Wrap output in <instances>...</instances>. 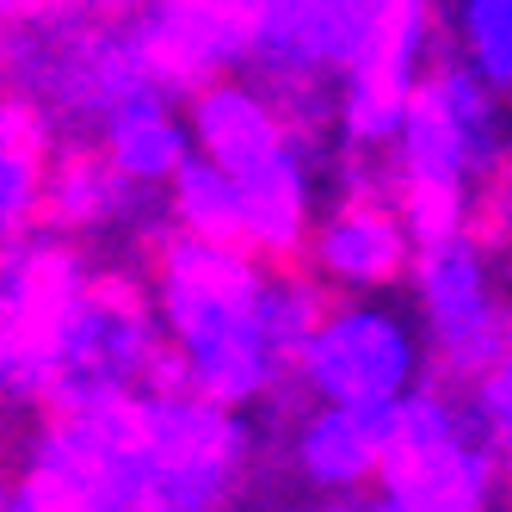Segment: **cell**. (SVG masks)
<instances>
[{
  "label": "cell",
  "instance_id": "obj_10",
  "mask_svg": "<svg viewBox=\"0 0 512 512\" xmlns=\"http://www.w3.org/2000/svg\"><path fill=\"white\" fill-rule=\"evenodd\" d=\"M389 0H253L247 68L290 112L327 130V87L371 50Z\"/></svg>",
  "mask_w": 512,
  "mask_h": 512
},
{
  "label": "cell",
  "instance_id": "obj_16",
  "mask_svg": "<svg viewBox=\"0 0 512 512\" xmlns=\"http://www.w3.org/2000/svg\"><path fill=\"white\" fill-rule=\"evenodd\" d=\"M445 50L512 99V0H438Z\"/></svg>",
  "mask_w": 512,
  "mask_h": 512
},
{
  "label": "cell",
  "instance_id": "obj_23",
  "mask_svg": "<svg viewBox=\"0 0 512 512\" xmlns=\"http://www.w3.org/2000/svg\"><path fill=\"white\" fill-rule=\"evenodd\" d=\"M87 7H105V13H136L142 0H87Z\"/></svg>",
  "mask_w": 512,
  "mask_h": 512
},
{
  "label": "cell",
  "instance_id": "obj_19",
  "mask_svg": "<svg viewBox=\"0 0 512 512\" xmlns=\"http://www.w3.org/2000/svg\"><path fill=\"white\" fill-rule=\"evenodd\" d=\"M0 512H38V500H31V488L13 469H7V482H0Z\"/></svg>",
  "mask_w": 512,
  "mask_h": 512
},
{
  "label": "cell",
  "instance_id": "obj_2",
  "mask_svg": "<svg viewBox=\"0 0 512 512\" xmlns=\"http://www.w3.org/2000/svg\"><path fill=\"white\" fill-rule=\"evenodd\" d=\"M167 346V377L223 408H272L327 290L297 260H260L247 241L167 229L136 260Z\"/></svg>",
  "mask_w": 512,
  "mask_h": 512
},
{
  "label": "cell",
  "instance_id": "obj_15",
  "mask_svg": "<svg viewBox=\"0 0 512 512\" xmlns=\"http://www.w3.org/2000/svg\"><path fill=\"white\" fill-rule=\"evenodd\" d=\"M87 142L105 155L112 173H124L130 186H149V192H161L167 173L192 155L186 105H179L173 87H142V93L118 99L112 112L87 130Z\"/></svg>",
  "mask_w": 512,
  "mask_h": 512
},
{
  "label": "cell",
  "instance_id": "obj_13",
  "mask_svg": "<svg viewBox=\"0 0 512 512\" xmlns=\"http://www.w3.org/2000/svg\"><path fill=\"white\" fill-rule=\"evenodd\" d=\"M130 19L173 93L210 75H229V68H247L253 0H142Z\"/></svg>",
  "mask_w": 512,
  "mask_h": 512
},
{
  "label": "cell",
  "instance_id": "obj_21",
  "mask_svg": "<svg viewBox=\"0 0 512 512\" xmlns=\"http://www.w3.org/2000/svg\"><path fill=\"white\" fill-rule=\"evenodd\" d=\"M309 512H358V494H315Z\"/></svg>",
  "mask_w": 512,
  "mask_h": 512
},
{
  "label": "cell",
  "instance_id": "obj_1",
  "mask_svg": "<svg viewBox=\"0 0 512 512\" xmlns=\"http://www.w3.org/2000/svg\"><path fill=\"white\" fill-rule=\"evenodd\" d=\"M253 451V414L161 377L105 408L31 414L13 475L38 512H235Z\"/></svg>",
  "mask_w": 512,
  "mask_h": 512
},
{
  "label": "cell",
  "instance_id": "obj_20",
  "mask_svg": "<svg viewBox=\"0 0 512 512\" xmlns=\"http://www.w3.org/2000/svg\"><path fill=\"white\" fill-rule=\"evenodd\" d=\"M358 512H408V506H401L395 494H383V488L371 482V488H358Z\"/></svg>",
  "mask_w": 512,
  "mask_h": 512
},
{
  "label": "cell",
  "instance_id": "obj_17",
  "mask_svg": "<svg viewBox=\"0 0 512 512\" xmlns=\"http://www.w3.org/2000/svg\"><path fill=\"white\" fill-rule=\"evenodd\" d=\"M161 204H167V229L179 235H216V241H235V186L223 167H210L204 155H186L167 186H161Z\"/></svg>",
  "mask_w": 512,
  "mask_h": 512
},
{
  "label": "cell",
  "instance_id": "obj_3",
  "mask_svg": "<svg viewBox=\"0 0 512 512\" xmlns=\"http://www.w3.org/2000/svg\"><path fill=\"white\" fill-rule=\"evenodd\" d=\"M383 186L408 216V235L463 229L500 235L512 210V136L506 93H494L469 62L438 50L414 81L401 124L383 149Z\"/></svg>",
  "mask_w": 512,
  "mask_h": 512
},
{
  "label": "cell",
  "instance_id": "obj_7",
  "mask_svg": "<svg viewBox=\"0 0 512 512\" xmlns=\"http://www.w3.org/2000/svg\"><path fill=\"white\" fill-rule=\"evenodd\" d=\"M401 297L420 321L432 377L463 383L512 352V272L494 235H482L475 223L414 235Z\"/></svg>",
  "mask_w": 512,
  "mask_h": 512
},
{
  "label": "cell",
  "instance_id": "obj_6",
  "mask_svg": "<svg viewBox=\"0 0 512 512\" xmlns=\"http://www.w3.org/2000/svg\"><path fill=\"white\" fill-rule=\"evenodd\" d=\"M167 377V346L136 266L99 260L93 278L56 309L44 358V414L105 408Z\"/></svg>",
  "mask_w": 512,
  "mask_h": 512
},
{
  "label": "cell",
  "instance_id": "obj_9",
  "mask_svg": "<svg viewBox=\"0 0 512 512\" xmlns=\"http://www.w3.org/2000/svg\"><path fill=\"white\" fill-rule=\"evenodd\" d=\"M105 253L31 223L13 241H0V420L44 414V358L56 309L93 278Z\"/></svg>",
  "mask_w": 512,
  "mask_h": 512
},
{
  "label": "cell",
  "instance_id": "obj_22",
  "mask_svg": "<svg viewBox=\"0 0 512 512\" xmlns=\"http://www.w3.org/2000/svg\"><path fill=\"white\" fill-rule=\"evenodd\" d=\"M494 247H500V260H506V272H512V210H506V223H500V235H494Z\"/></svg>",
  "mask_w": 512,
  "mask_h": 512
},
{
  "label": "cell",
  "instance_id": "obj_11",
  "mask_svg": "<svg viewBox=\"0 0 512 512\" xmlns=\"http://www.w3.org/2000/svg\"><path fill=\"white\" fill-rule=\"evenodd\" d=\"M38 223L87 241L105 260L136 266L167 235V204L149 186H130L124 173L105 167V155L87 136H56L44 149V204Z\"/></svg>",
  "mask_w": 512,
  "mask_h": 512
},
{
  "label": "cell",
  "instance_id": "obj_5",
  "mask_svg": "<svg viewBox=\"0 0 512 512\" xmlns=\"http://www.w3.org/2000/svg\"><path fill=\"white\" fill-rule=\"evenodd\" d=\"M377 488L408 512H512V469L445 377H420L383 408Z\"/></svg>",
  "mask_w": 512,
  "mask_h": 512
},
{
  "label": "cell",
  "instance_id": "obj_18",
  "mask_svg": "<svg viewBox=\"0 0 512 512\" xmlns=\"http://www.w3.org/2000/svg\"><path fill=\"white\" fill-rule=\"evenodd\" d=\"M457 389H463V401H469L475 426L488 432V445H494V451L506 457V469H512V352L494 358V364H482V371L463 377Z\"/></svg>",
  "mask_w": 512,
  "mask_h": 512
},
{
  "label": "cell",
  "instance_id": "obj_4",
  "mask_svg": "<svg viewBox=\"0 0 512 512\" xmlns=\"http://www.w3.org/2000/svg\"><path fill=\"white\" fill-rule=\"evenodd\" d=\"M0 87L44 142H56L87 136L118 99L167 81L130 13H105L87 0H38L0 13Z\"/></svg>",
  "mask_w": 512,
  "mask_h": 512
},
{
  "label": "cell",
  "instance_id": "obj_12",
  "mask_svg": "<svg viewBox=\"0 0 512 512\" xmlns=\"http://www.w3.org/2000/svg\"><path fill=\"white\" fill-rule=\"evenodd\" d=\"M408 253V216L383 186H327L297 247V266L327 297H352V290H401Z\"/></svg>",
  "mask_w": 512,
  "mask_h": 512
},
{
  "label": "cell",
  "instance_id": "obj_14",
  "mask_svg": "<svg viewBox=\"0 0 512 512\" xmlns=\"http://www.w3.org/2000/svg\"><path fill=\"white\" fill-rule=\"evenodd\" d=\"M284 463L309 494H358L383 463V408H340L303 401L284 432Z\"/></svg>",
  "mask_w": 512,
  "mask_h": 512
},
{
  "label": "cell",
  "instance_id": "obj_8",
  "mask_svg": "<svg viewBox=\"0 0 512 512\" xmlns=\"http://www.w3.org/2000/svg\"><path fill=\"white\" fill-rule=\"evenodd\" d=\"M420 377H432V358L401 290L327 297L290 358V395L340 408H389Z\"/></svg>",
  "mask_w": 512,
  "mask_h": 512
}]
</instances>
